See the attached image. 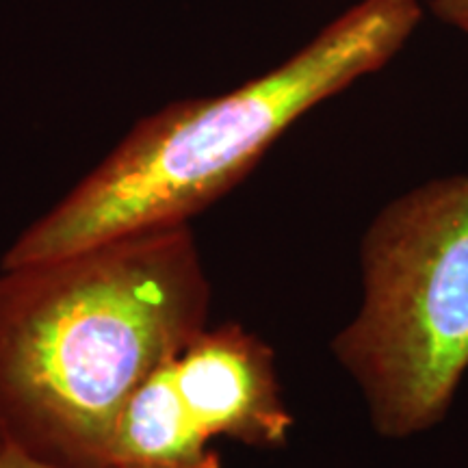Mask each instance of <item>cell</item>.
Returning a JSON list of instances; mask_svg holds the SVG:
<instances>
[{
	"label": "cell",
	"instance_id": "4",
	"mask_svg": "<svg viewBox=\"0 0 468 468\" xmlns=\"http://www.w3.org/2000/svg\"><path fill=\"white\" fill-rule=\"evenodd\" d=\"M176 386L208 441L284 447L292 414L282 399L276 354L239 324L204 327L172 360Z\"/></svg>",
	"mask_w": 468,
	"mask_h": 468
},
{
	"label": "cell",
	"instance_id": "7",
	"mask_svg": "<svg viewBox=\"0 0 468 468\" xmlns=\"http://www.w3.org/2000/svg\"><path fill=\"white\" fill-rule=\"evenodd\" d=\"M431 16L468 37V0H430Z\"/></svg>",
	"mask_w": 468,
	"mask_h": 468
},
{
	"label": "cell",
	"instance_id": "8",
	"mask_svg": "<svg viewBox=\"0 0 468 468\" xmlns=\"http://www.w3.org/2000/svg\"><path fill=\"white\" fill-rule=\"evenodd\" d=\"M3 441H5V436H3V430H0V444H3Z\"/></svg>",
	"mask_w": 468,
	"mask_h": 468
},
{
	"label": "cell",
	"instance_id": "5",
	"mask_svg": "<svg viewBox=\"0 0 468 468\" xmlns=\"http://www.w3.org/2000/svg\"><path fill=\"white\" fill-rule=\"evenodd\" d=\"M172 360L122 406L111 431L107 468H221L176 386Z\"/></svg>",
	"mask_w": 468,
	"mask_h": 468
},
{
	"label": "cell",
	"instance_id": "6",
	"mask_svg": "<svg viewBox=\"0 0 468 468\" xmlns=\"http://www.w3.org/2000/svg\"><path fill=\"white\" fill-rule=\"evenodd\" d=\"M0 468H72L66 464H57V462L44 460L39 455L27 452L25 447L5 438L0 444Z\"/></svg>",
	"mask_w": 468,
	"mask_h": 468
},
{
	"label": "cell",
	"instance_id": "1",
	"mask_svg": "<svg viewBox=\"0 0 468 468\" xmlns=\"http://www.w3.org/2000/svg\"><path fill=\"white\" fill-rule=\"evenodd\" d=\"M208 308L189 224L3 269V436L57 464L107 468L122 406L200 335Z\"/></svg>",
	"mask_w": 468,
	"mask_h": 468
},
{
	"label": "cell",
	"instance_id": "3",
	"mask_svg": "<svg viewBox=\"0 0 468 468\" xmlns=\"http://www.w3.org/2000/svg\"><path fill=\"white\" fill-rule=\"evenodd\" d=\"M362 306L335 338L373 427L436 425L468 368V174L397 197L362 239Z\"/></svg>",
	"mask_w": 468,
	"mask_h": 468
},
{
	"label": "cell",
	"instance_id": "2",
	"mask_svg": "<svg viewBox=\"0 0 468 468\" xmlns=\"http://www.w3.org/2000/svg\"><path fill=\"white\" fill-rule=\"evenodd\" d=\"M423 17L419 0H356L265 74L145 115L9 245L3 269L186 226L241 183L297 120L393 61Z\"/></svg>",
	"mask_w": 468,
	"mask_h": 468
}]
</instances>
